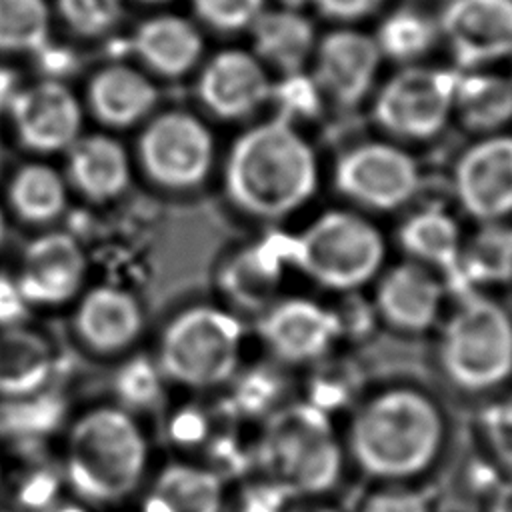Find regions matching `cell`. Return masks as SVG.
Here are the masks:
<instances>
[{"label":"cell","instance_id":"6da1fadb","mask_svg":"<svg viewBox=\"0 0 512 512\" xmlns=\"http://www.w3.org/2000/svg\"><path fill=\"white\" fill-rule=\"evenodd\" d=\"M448 420L438 398L416 382L396 380L352 404L344 452L368 478L406 484L440 458Z\"/></svg>","mask_w":512,"mask_h":512},{"label":"cell","instance_id":"7a4b0ae2","mask_svg":"<svg viewBox=\"0 0 512 512\" xmlns=\"http://www.w3.org/2000/svg\"><path fill=\"white\" fill-rule=\"evenodd\" d=\"M224 186L242 212L262 220L286 218L318 188L316 152L290 120L260 122L232 144Z\"/></svg>","mask_w":512,"mask_h":512},{"label":"cell","instance_id":"3957f363","mask_svg":"<svg viewBox=\"0 0 512 512\" xmlns=\"http://www.w3.org/2000/svg\"><path fill=\"white\" fill-rule=\"evenodd\" d=\"M434 360L444 382L464 396H496L512 380V312L486 292L454 296L440 320Z\"/></svg>","mask_w":512,"mask_h":512},{"label":"cell","instance_id":"277c9868","mask_svg":"<svg viewBox=\"0 0 512 512\" xmlns=\"http://www.w3.org/2000/svg\"><path fill=\"white\" fill-rule=\"evenodd\" d=\"M344 458L330 416L308 400L274 410L256 448L268 482L288 496L312 498L332 490L344 472Z\"/></svg>","mask_w":512,"mask_h":512},{"label":"cell","instance_id":"5b68a950","mask_svg":"<svg viewBox=\"0 0 512 512\" xmlns=\"http://www.w3.org/2000/svg\"><path fill=\"white\" fill-rule=\"evenodd\" d=\"M148 448L142 430L122 408H94L80 416L66 446V474L76 494L94 504L126 498L140 482Z\"/></svg>","mask_w":512,"mask_h":512},{"label":"cell","instance_id":"8992f818","mask_svg":"<svg viewBox=\"0 0 512 512\" xmlns=\"http://www.w3.org/2000/svg\"><path fill=\"white\" fill-rule=\"evenodd\" d=\"M290 258L322 288L348 294L382 272L386 242L364 214L332 208L312 220L290 244Z\"/></svg>","mask_w":512,"mask_h":512},{"label":"cell","instance_id":"52a82bcc","mask_svg":"<svg viewBox=\"0 0 512 512\" xmlns=\"http://www.w3.org/2000/svg\"><path fill=\"white\" fill-rule=\"evenodd\" d=\"M242 324L216 306H192L176 314L158 344L160 372L188 388L226 382L240 358Z\"/></svg>","mask_w":512,"mask_h":512},{"label":"cell","instance_id":"ba28073f","mask_svg":"<svg viewBox=\"0 0 512 512\" xmlns=\"http://www.w3.org/2000/svg\"><path fill=\"white\" fill-rule=\"evenodd\" d=\"M456 68L400 66L370 96L374 126L392 142L426 144L452 122Z\"/></svg>","mask_w":512,"mask_h":512},{"label":"cell","instance_id":"9c48e42d","mask_svg":"<svg viewBox=\"0 0 512 512\" xmlns=\"http://www.w3.org/2000/svg\"><path fill=\"white\" fill-rule=\"evenodd\" d=\"M418 160L398 142L360 140L344 148L332 170L336 192L352 206L390 214L408 206L422 190Z\"/></svg>","mask_w":512,"mask_h":512},{"label":"cell","instance_id":"30bf717a","mask_svg":"<svg viewBox=\"0 0 512 512\" xmlns=\"http://www.w3.org/2000/svg\"><path fill=\"white\" fill-rule=\"evenodd\" d=\"M142 172L158 186L188 190L202 184L214 164V140L208 126L186 110L154 116L138 138Z\"/></svg>","mask_w":512,"mask_h":512},{"label":"cell","instance_id":"8fae6325","mask_svg":"<svg viewBox=\"0 0 512 512\" xmlns=\"http://www.w3.org/2000/svg\"><path fill=\"white\" fill-rule=\"evenodd\" d=\"M432 14L456 70L512 58V0H438Z\"/></svg>","mask_w":512,"mask_h":512},{"label":"cell","instance_id":"7c38bea8","mask_svg":"<svg viewBox=\"0 0 512 512\" xmlns=\"http://www.w3.org/2000/svg\"><path fill=\"white\" fill-rule=\"evenodd\" d=\"M382 60L372 34L356 26H334L316 40L312 80L324 102L348 114L374 94Z\"/></svg>","mask_w":512,"mask_h":512},{"label":"cell","instance_id":"4fadbf2b","mask_svg":"<svg viewBox=\"0 0 512 512\" xmlns=\"http://www.w3.org/2000/svg\"><path fill=\"white\" fill-rule=\"evenodd\" d=\"M450 186L460 210L480 222L512 218V132L474 138L452 164Z\"/></svg>","mask_w":512,"mask_h":512},{"label":"cell","instance_id":"5bb4252c","mask_svg":"<svg viewBox=\"0 0 512 512\" xmlns=\"http://www.w3.org/2000/svg\"><path fill=\"white\" fill-rule=\"evenodd\" d=\"M446 296L438 272L406 258L378 274L372 306L378 322L392 332L420 336L440 324Z\"/></svg>","mask_w":512,"mask_h":512},{"label":"cell","instance_id":"9a60e30c","mask_svg":"<svg viewBox=\"0 0 512 512\" xmlns=\"http://www.w3.org/2000/svg\"><path fill=\"white\" fill-rule=\"evenodd\" d=\"M258 334L270 354L284 364H314L328 356L340 338L336 312L308 298H284L270 304Z\"/></svg>","mask_w":512,"mask_h":512},{"label":"cell","instance_id":"2e32d148","mask_svg":"<svg viewBox=\"0 0 512 512\" xmlns=\"http://www.w3.org/2000/svg\"><path fill=\"white\" fill-rule=\"evenodd\" d=\"M10 120L18 142L38 154L68 150L82 128V108L68 86L58 80H40L10 102Z\"/></svg>","mask_w":512,"mask_h":512},{"label":"cell","instance_id":"e0dca14e","mask_svg":"<svg viewBox=\"0 0 512 512\" xmlns=\"http://www.w3.org/2000/svg\"><path fill=\"white\" fill-rule=\"evenodd\" d=\"M86 276V254L66 232L36 236L22 254L16 286L26 304L58 306L74 298Z\"/></svg>","mask_w":512,"mask_h":512},{"label":"cell","instance_id":"ac0fdd59","mask_svg":"<svg viewBox=\"0 0 512 512\" xmlns=\"http://www.w3.org/2000/svg\"><path fill=\"white\" fill-rule=\"evenodd\" d=\"M196 92L216 118L242 120L270 98L272 84L254 52L222 50L204 64Z\"/></svg>","mask_w":512,"mask_h":512},{"label":"cell","instance_id":"d6986e66","mask_svg":"<svg viewBox=\"0 0 512 512\" xmlns=\"http://www.w3.org/2000/svg\"><path fill=\"white\" fill-rule=\"evenodd\" d=\"M142 328L144 314L138 300L128 290L112 284L90 288L74 312L76 336L98 354L126 350Z\"/></svg>","mask_w":512,"mask_h":512},{"label":"cell","instance_id":"ffe728a7","mask_svg":"<svg viewBox=\"0 0 512 512\" xmlns=\"http://www.w3.org/2000/svg\"><path fill=\"white\" fill-rule=\"evenodd\" d=\"M512 284V222H480L462 240L456 272L446 280L448 296Z\"/></svg>","mask_w":512,"mask_h":512},{"label":"cell","instance_id":"44dd1931","mask_svg":"<svg viewBox=\"0 0 512 512\" xmlns=\"http://www.w3.org/2000/svg\"><path fill=\"white\" fill-rule=\"evenodd\" d=\"M158 102L152 80L128 66L106 64L92 74L86 86L90 114L104 126L130 128L144 120Z\"/></svg>","mask_w":512,"mask_h":512},{"label":"cell","instance_id":"7402d4cb","mask_svg":"<svg viewBox=\"0 0 512 512\" xmlns=\"http://www.w3.org/2000/svg\"><path fill=\"white\" fill-rule=\"evenodd\" d=\"M66 178L92 202L118 198L130 182V160L124 146L106 134L80 136L68 150Z\"/></svg>","mask_w":512,"mask_h":512},{"label":"cell","instance_id":"603a6c76","mask_svg":"<svg viewBox=\"0 0 512 512\" xmlns=\"http://www.w3.org/2000/svg\"><path fill=\"white\" fill-rule=\"evenodd\" d=\"M452 120L474 138L506 132L512 124V80L488 70H458Z\"/></svg>","mask_w":512,"mask_h":512},{"label":"cell","instance_id":"cb8c5ba5","mask_svg":"<svg viewBox=\"0 0 512 512\" xmlns=\"http://www.w3.org/2000/svg\"><path fill=\"white\" fill-rule=\"evenodd\" d=\"M462 230L450 212L442 206H424L408 214L396 230V242L408 260H414L446 280L456 272Z\"/></svg>","mask_w":512,"mask_h":512},{"label":"cell","instance_id":"d4e9b609","mask_svg":"<svg viewBox=\"0 0 512 512\" xmlns=\"http://www.w3.org/2000/svg\"><path fill=\"white\" fill-rule=\"evenodd\" d=\"M252 28L254 56L284 76L304 70L316 48L314 22L302 10H264Z\"/></svg>","mask_w":512,"mask_h":512},{"label":"cell","instance_id":"484cf974","mask_svg":"<svg viewBox=\"0 0 512 512\" xmlns=\"http://www.w3.org/2000/svg\"><path fill=\"white\" fill-rule=\"evenodd\" d=\"M198 28L172 14L154 16L142 22L132 36V50L154 74L178 78L190 72L202 56Z\"/></svg>","mask_w":512,"mask_h":512},{"label":"cell","instance_id":"4316f807","mask_svg":"<svg viewBox=\"0 0 512 512\" xmlns=\"http://www.w3.org/2000/svg\"><path fill=\"white\" fill-rule=\"evenodd\" d=\"M54 372V350L36 330L6 326L0 330V396L8 400L38 394Z\"/></svg>","mask_w":512,"mask_h":512},{"label":"cell","instance_id":"83f0119b","mask_svg":"<svg viewBox=\"0 0 512 512\" xmlns=\"http://www.w3.org/2000/svg\"><path fill=\"white\" fill-rule=\"evenodd\" d=\"M372 36L382 58L400 66L422 64L440 44L432 10L418 4H396L386 10Z\"/></svg>","mask_w":512,"mask_h":512},{"label":"cell","instance_id":"f1b7e54d","mask_svg":"<svg viewBox=\"0 0 512 512\" xmlns=\"http://www.w3.org/2000/svg\"><path fill=\"white\" fill-rule=\"evenodd\" d=\"M220 478L190 464L166 466L144 502V512H220Z\"/></svg>","mask_w":512,"mask_h":512},{"label":"cell","instance_id":"f546056e","mask_svg":"<svg viewBox=\"0 0 512 512\" xmlns=\"http://www.w3.org/2000/svg\"><path fill=\"white\" fill-rule=\"evenodd\" d=\"M66 180L48 164H22L10 178L6 200L24 222L46 224L56 220L68 202Z\"/></svg>","mask_w":512,"mask_h":512},{"label":"cell","instance_id":"4dcf8cb0","mask_svg":"<svg viewBox=\"0 0 512 512\" xmlns=\"http://www.w3.org/2000/svg\"><path fill=\"white\" fill-rule=\"evenodd\" d=\"M278 262L266 250H248L236 256L224 270L226 292L244 308H268L278 282Z\"/></svg>","mask_w":512,"mask_h":512},{"label":"cell","instance_id":"1f68e13d","mask_svg":"<svg viewBox=\"0 0 512 512\" xmlns=\"http://www.w3.org/2000/svg\"><path fill=\"white\" fill-rule=\"evenodd\" d=\"M50 12L44 0H0V52L30 54L46 46Z\"/></svg>","mask_w":512,"mask_h":512},{"label":"cell","instance_id":"d6a6232c","mask_svg":"<svg viewBox=\"0 0 512 512\" xmlns=\"http://www.w3.org/2000/svg\"><path fill=\"white\" fill-rule=\"evenodd\" d=\"M478 430L492 462L506 476H512V392H500L484 404Z\"/></svg>","mask_w":512,"mask_h":512},{"label":"cell","instance_id":"836d02e7","mask_svg":"<svg viewBox=\"0 0 512 512\" xmlns=\"http://www.w3.org/2000/svg\"><path fill=\"white\" fill-rule=\"evenodd\" d=\"M62 22L78 36L96 38L110 32L122 16V0H56Z\"/></svg>","mask_w":512,"mask_h":512},{"label":"cell","instance_id":"e575fe53","mask_svg":"<svg viewBox=\"0 0 512 512\" xmlns=\"http://www.w3.org/2000/svg\"><path fill=\"white\" fill-rule=\"evenodd\" d=\"M192 4L202 22L222 32L244 30L264 12V0H192Z\"/></svg>","mask_w":512,"mask_h":512},{"label":"cell","instance_id":"d590c367","mask_svg":"<svg viewBox=\"0 0 512 512\" xmlns=\"http://www.w3.org/2000/svg\"><path fill=\"white\" fill-rule=\"evenodd\" d=\"M428 492L406 484H386L370 492L358 512H432Z\"/></svg>","mask_w":512,"mask_h":512},{"label":"cell","instance_id":"8d00e7d4","mask_svg":"<svg viewBox=\"0 0 512 512\" xmlns=\"http://www.w3.org/2000/svg\"><path fill=\"white\" fill-rule=\"evenodd\" d=\"M392 0H312V8L334 26H358L370 18L382 16Z\"/></svg>","mask_w":512,"mask_h":512},{"label":"cell","instance_id":"74e56055","mask_svg":"<svg viewBox=\"0 0 512 512\" xmlns=\"http://www.w3.org/2000/svg\"><path fill=\"white\" fill-rule=\"evenodd\" d=\"M116 384L122 400L132 406H148L158 396V372L144 358L124 366Z\"/></svg>","mask_w":512,"mask_h":512},{"label":"cell","instance_id":"f35d334b","mask_svg":"<svg viewBox=\"0 0 512 512\" xmlns=\"http://www.w3.org/2000/svg\"><path fill=\"white\" fill-rule=\"evenodd\" d=\"M288 496L284 490H280L274 484H264L260 488H254L244 504H242V512H288L290 508L286 506Z\"/></svg>","mask_w":512,"mask_h":512},{"label":"cell","instance_id":"ab89813d","mask_svg":"<svg viewBox=\"0 0 512 512\" xmlns=\"http://www.w3.org/2000/svg\"><path fill=\"white\" fill-rule=\"evenodd\" d=\"M278 396V380L268 374H258L252 382H248L242 390V400L246 410H262L272 404Z\"/></svg>","mask_w":512,"mask_h":512},{"label":"cell","instance_id":"60d3db41","mask_svg":"<svg viewBox=\"0 0 512 512\" xmlns=\"http://www.w3.org/2000/svg\"><path fill=\"white\" fill-rule=\"evenodd\" d=\"M22 304H26V300L22 298L16 282L10 284L8 280L0 278V322L12 324Z\"/></svg>","mask_w":512,"mask_h":512},{"label":"cell","instance_id":"b9f144b4","mask_svg":"<svg viewBox=\"0 0 512 512\" xmlns=\"http://www.w3.org/2000/svg\"><path fill=\"white\" fill-rule=\"evenodd\" d=\"M486 512H512V476H504L490 492Z\"/></svg>","mask_w":512,"mask_h":512},{"label":"cell","instance_id":"7bdbcfd3","mask_svg":"<svg viewBox=\"0 0 512 512\" xmlns=\"http://www.w3.org/2000/svg\"><path fill=\"white\" fill-rule=\"evenodd\" d=\"M288 512H340V510L334 506H328V504H306V506L290 508Z\"/></svg>","mask_w":512,"mask_h":512},{"label":"cell","instance_id":"ee69618b","mask_svg":"<svg viewBox=\"0 0 512 512\" xmlns=\"http://www.w3.org/2000/svg\"><path fill=\"white\" fill-rule=\"evenodd\" d=\"M304 6H312V0H282V8L302 10Z\"/></svg>","mask_w":512,"mask_h":512},{"label":"cell","instance_id":"f6af8a7d","mask_svg":"<svg viewBox=\"0 0 512 512\" xmlns=\"http://www.w3.org/2000/svg\"><path fill=\"white\" fill-rule=\"evenodd\" d=\"M4 236H6V220H4V214L0 210V244L4 242Z\"/></svg>","mask_w":512,"mask_h":512},{"label":"cell","instance_id":"bcb514c9","mask_svg":"<svg viewBox=\"0 0 512 512\" xmlns=\"http://www.w3.org/2000/svg\"><path fill=\"white\" fill-rule=\"evenodd\" d=\"M62 512H80V510H72V508H68V510H62Z\"/></svg>","mask_w":512,"mask_h":512},{"label":"cell","instance_id":"7dc6e473","mask_svg":"<svg viewBox=\"0 0 512 512\" xmlns=\"http://www.w3.org/2000/svg\"><path fill=\"white\" fill-rule=\"evenodd\" d=\"M144 2H166V0H144Z\"/></svg>","mask_w":512,"mask_h":512},{"label":"cell","instance_id":"c3c4849f","mask_svg":"<svg viewBox=\"0 0 512 512\" xmlns=\"http://www.w3.org/2000/svg\"><path fill=\"white\" fill-rule=\"evenodd\" d=\"M0 512H10L8 508H4V506H0Z\"/></svg>","mask_w":512,"mask_h":512},{"label":"cell","instance_id":"681fc988","mask_svg":"<svg viewBox=\"0 0 512 512\" xmlns=\"http://www.w3.org/2000/svg\"><path fill=\"white\" fill-rule=\"evenodd\" d=\"M510 80H512V76H510Z\"/></svg>","mask_w":512,"mask_h":512}]
</instances>
